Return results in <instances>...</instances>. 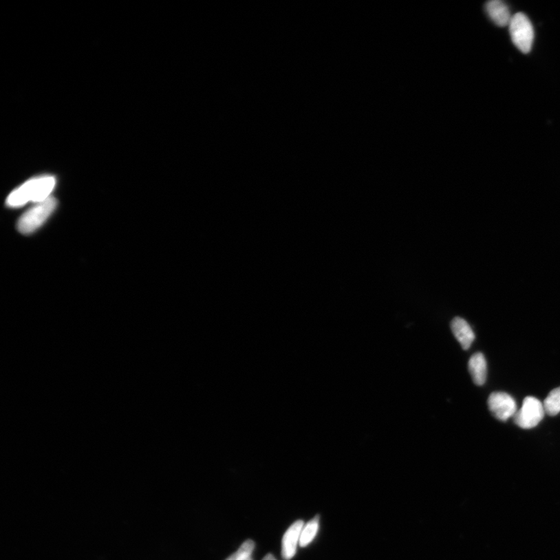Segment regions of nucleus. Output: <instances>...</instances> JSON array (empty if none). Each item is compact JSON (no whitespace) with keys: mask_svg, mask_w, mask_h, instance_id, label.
<instances>
[{"mask_svg":"<svg viewBox=\"0 0 560 560\" xmlns=\"http://www.w3.org/2000/svg\"><path fill=\"white\" fill-rule=\"evenodd\" d=\"M262 560H277L275 557H274L272 554H268Z\"/></svg>","mask_w":560,"mask_h":560,"instance_id":"obj_13","label":"nucleus"},{"mask_svg":"<svg viewBox=\"0 0 560 560\" xmlns=\"http://www.w3.org/2000/svg\"><path fill=\"white\" fill-rule=\"evenodd\" d=\"M319 528V516H316L307 523L305 526H303L301 535L300 546L305 547L308 546L316 536Z\"/></svg>","mask_w":560,"mask_h":560,"instance_id":"obj_10","label":"nucleus"},{"mask_svg":"<svg viewBox=\"0 0 560 560\" xmlns=\"http://www.w3.org/2000/svg\"><path fill=\"white\" fill-rule=\"evenodd\" d=\"M56 186V178L52 176H43L28 181L17 189L8 198V205L19 207L29 202H44L50 198V195Z\"/></svg>","mask_w":560,"mask_h":560,"instance_id":"obj_1","label":"nucleus"},{"mask_svg":"<svg viewBox=\"0 0 560 560\" xmlns=\"http://www.w3.org/2000/svg\"><path fill=\"white\" fill-rule=\"evenodd\" d=\"M488 407L497 419L506 421L517 413V404L508 393L495 391L488 398Z\"/></svg>","mask_w":560,"mask_h":560,"instance_id":"obj_5","label":"nucleus"},{"mask_svg":"<svg viewBox=\"0 0 560 560\" xmlns=\"http://www.w3.org/2000/svg\"><path fill=\"white\" fill-rule=\"evenodd\" d=\"M469 371L476 385H484L486 380L487 363L484 354L476 353L469 361Z\"/></svg>","mask_w":560,"mask_h":560,"instance_id":"obj_9","label":"nucleus"},{"mask_svg":"<svg viewBox=\"0 0 560 560\" xmlns=\"http://www.w3.org/2000/svg\"><path fill=\"white\" fill-rule=\"evenodd\" d=\"M510 34L515 45L527 54L531 51L534 41V28L528 17L523 13L512 16L509 23Z\"/></svg>","mask_w":560,"mask_h":560,"instance_id":"obj_3","label":"nucleus"},{"mask_svg":"<svg viewBox=\"0 0 560 560\" xmlns=\"http://www.w3.org/2000/svg\"><path fill=\"white\" fill-rule=\"evenodd\" d=\"M451 327L453 334L460 342L463 349H469L475 341V334L467 321L457 317L451 321Z\"/></svg>","mask_w":560,"mask_h":560,"instance_id":"obj_8","label":"nucleus"},{"mask_svg":"<svg viewBox=\"0 0 560 560\" xmlns=\"http://www.w3.org/2000/svg\"><path fill=\"white\" fill-rule=\"evenodd\" d=\"M255 550V542L252 540H247L239 548L236 552L226 560H246L251 558Z\"/></svg>","mask_w":560,"mask_h":560,"instance_id":"obj_12","label":"nucleus"},{"mask_svg":"<svg viewBox=\"0 0 560 560\" xmlns=\"http://www.w3.org/2000/svg\"><path fill=\"white\" fill-rule=\"evenodd\" d=\"M546 414L543 403L538 398L528 396L524 398L522 407L514 416L515 424L523 429H532L538 426Z\"/></svg>","mask_w":560,"mask_h":560,"instance_id":"obj_4","label":"nucleus"},{"mask_svg":"<svg viewBox=\"0 0 560 560\" xmlns=\"http://www.w3.org/2000/svg\"><path fill=\"white\" fill-rule=\"evenodd\" d=\"M543 406L546 413L555 416L560 413V387L552 390L545 399Z\"/></svg>","mask_w":560,"mask_h":560,"instance_id":"obj_11","label":"nucleus"},{"mask_svg":"<svg viewBox=\"0 0 560 560\" xmlns=\"http://www.w3.org/2000/svg\"><path fill=\"white\" fill-rule=\"evenodd\" d=\"M303 526H305V523L303 521H297L284 534L282 541V556L285 560H290L295 556L297 545L300 544Z\"/></svg>","mask_w":560,"mask_h":560,"instance_id":"obj_6","label":"nucleus"},{"mask_svg":"<svg viewBox=\"0 0 560 560\" xmlns=\"http://www.w3.org/2000/svg\"><path fill=\"white\" fill-rule=\"evenodd\" d=\"M246 560H252V558H249V559H248Z\"/></svg>","mask_w":560,"mask_h":560,"instance_id":"obj_14","label":"nucleus"},{"mask_svg":"<svg viewBox=\"0 0 560 560\" xmlns=\"http://www.w3.org/2000/svg\"><path fill=\"white\" fill-rule=\"evenodd\" d=\"M56 206V200L52 197L39 202L21 217L17 224L19 230L23 235L32 233L46 222Z\"/></svg>","mask_w":560,"mask_h":560,"instance_id":"obj_2","label":"nucleus"},{"mask_svg":"<svg viewBox=\"0 0 560 560\" xmlns=\"http://www.w3.org/2000/svg\"><path fill=\"white\" fill-rule=\"evenodd\" d=\"M486 11L491 19L499 27L508 26L512 15L508 5L500 0H491L486 4Z\"/></svg>","mask_w":560,"mask_h":560,"instance_id":"obj_7","label":"nucleus"}]
</instances>
